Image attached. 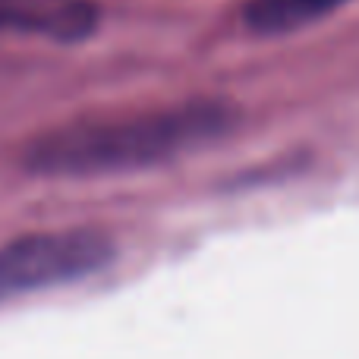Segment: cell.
Wrapping results in <instances>:
<instances>
[{
	"instance_id": "cell-1",
	"label": "cell",
	"mask_w": 359,
	"mask_h": 359,
	"mask_svg": "<svg viewBox=\"0 0 359 359\" xmlns=\"http://www.w3.org/2000/svg\"><path fill=\"white\" fill-rule=\"evenodd\" d=\"M233 123V107L205 98L149 111L82 117L32 139L22 151V168L38 177L126 174L205 149L227 136Z\"/></svg>"
},
{
	"instance_id": "cell-3",
	"label": "cell",
	"mask_w": 359,
	"mask_h": 359,
	"mask_svg": "<svg viewBox=\"0 0 359 359\" xmlns=\"http://www.w3.org/2000/svg\"><path fill=\"white\" fill-rule=\"evenodd\" d=\"M350 0H249L243 6V22L255 35H287L325 19Z\"/></svg>"
},
{
	"instance_id": "cell-2",
	"label": "cell",
	"mask_w": 359,
	"mask_h": 359,
	"mask_svg": "<svg viewBox=\"0 0 359 359\" xmlns=\"http://www.w3.org/2000/svg\"><path fill=\"white\" fill-rule=\"evenodd\" d=\"M111 259L114 243L98 230H48L0 243V306L86 280Z\"/></svg>"
}]
</instances>
